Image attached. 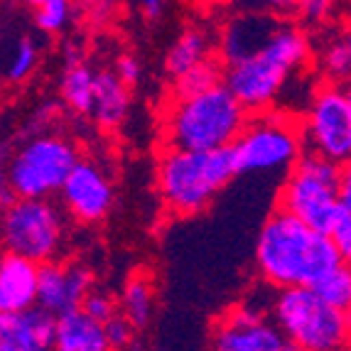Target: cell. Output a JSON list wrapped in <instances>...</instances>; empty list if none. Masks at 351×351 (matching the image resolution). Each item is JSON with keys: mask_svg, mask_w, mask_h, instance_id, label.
<instances>
[{"mask_svg": "<svg viewBox=\"0 0 351 351\" xmlns=\"http://www.w3.org/2000/svg\"><path fill=\"white\" fill-rule=\"evenodd\" d=\"M346 263L324 231L298 221L285 211H273L256 241V268L265 285L312 287L324 273Z\"/></svg>", "mask_w": 351, "mask_h": 351, "instance_id": "obj_1", "label": "cell"}, {"mask_svg": "<svg viewBox=\"0 0 351 351\" xmlns=\"http://www.w3.org/2000/svg\"><path fill=\"white\" fill-rule=\"evenodd\" d=\"M312 57V42L302 27L282 23L265 45L248 57L223 64L221 82L248 113L268 111L276 106L293 76Z\"/></svg>", "mask_w": 351, "mask_h": 351, "instance_id": "obj_2", "label": "cell"}, {"mask_svg": "<svg viewBox=\"0 0 351 351\" xmlns=\"http://www.w3.org/2000/svg\"><path fill=\"white\" fill-rule=\"evenodd\" d=\"M251 113L234 99L223 82L199 94L172 96L165 111L167 147L182 150H221L231 147Z\"/></svg>", "mask_w": 351, "mask_h": 351, "instance_id": "obj_3", "label": "cell"}, {"mask_svg": "<svg viewBox=\"0 0 351 351\" xmlns=\"http://www.w3.org/2000/svg\"><path fill=\"white\" fill-rule=\"evenodd\" d=\"M236 177L231 150H182L167 147L158 160V194L175 217H197Z\"/></svg>", "mask_w": 351, "mask_h": 351, "instance_id": "obj_4", "label": "cell"}, {"mask_svg": "<svg viewBox=\"0 0 351 351\" xmlns=\"http://www.w3.org/2000/svg\"><path fill=\"white\" fill-rule=\"evenodd\" d=\"M270 317L290 344L302 351H346L349 312L324 302L312 287H285L270 300Z\"/></svg>", "mask_w": 351, "mask_h": 351, "instance_id": "obj_5", "label": "cell"}, {"mask_svg": "<svg viewBox=\"0 0 351 351\" xmlns=\"http://www.w3.org/2000/svg\"><path fill=\"white\" fill-rule=\"evenodd\" d=\"M236 175L287 172L304 152L298 116L278 108L253 113L231 143Z\"/></svg>", "mask_w": 351, "mask_h": 351, "instance_id": "obj_6", "label": "cell"}, {"mask_svg": "<svg viewBox=\"0 0 351 351\" xmlns=\"http://www.w3.org/2000/svg\"><path fill=\"white\" fill-rule=\"evenodd\" d=\"M82 158L79 145L62 133H37L10 152L5 182L10 197L49 199Z\"/></svg>", "mask_w": 351, "mask_h": 351, "instance_id": "obj_7", "label": "cell"}, {"mask_svg": "<svg viewBox=\"0 0 351 351\" xmlns=\"http://www.w3.org/2000/svg\"><path fill=\"white\" fill-rule=\"evenodd\" d=\"M346 177L349 170L344 165H337L310 150L302 152L287 170L285 184L278 197V209L327 234Z\"/></svg>", "mask_w": 351, "mask_h": 351, "instance_id": "obj_8", "label": "cell"}, {"mask_svg": "<svg viewBox=\"0 0 351 351\" xmlns=\"http://www.w3.org/2000/svg\"><path fill=\"white\" fill-rule=\"evenodd\" d=\"M64 239L66 219L57 202L10 197L0 206V243L8 253L40 265L62 253Z\"/></svg>", "mask_w": 351, "mask_h": 351, "instance_id": "obj_9", "label": "cell"}, {"mask_svg": "<svg viewBox=\"0 0 351 351\" xmlns=\"http://www.w3.org/2000/svg\"><path fill=\"white\" fill-rule=\"evenodd\" d=\"M300 128L310 152L346 167L351 158V96L346 84L327 82L317 86Z\"/></svg>", "mask_w": 351, "mask_h": 351, "instance_id": "obj_10", "label": "cell"}, {"mask_svg": "<svg viewBox=\"0 0 351 351\" xmlns=\"http://www.w3.org/2000/svg\"><path fill=\"white\" fill-rule=\"evenodd\" d=\"M285 337L273 319L251 302L226 312L211 334V351H282Z\"/></svg>", "mask_w": 351, "mask_h": 351, "instance_id": "obj_11", "label": "cell"}, {"mask_svg": "<svg viewBox=\"0 0 351 351\" xmlns=\"http://www.w3.org/2000/svg\"><path fill=\"white\" fill-rule=\"evenodd\" d=\"M62 206L79 223H101L113 206V182L94 160L79 158L59 189Z\"/></svg>", "mask_w": 351, "mask_h": 351, "instance_id": "obj_12", "label": "cell"}, {"mask_svg": "<svg viewBox=\"0 0 351 351\" xmlns=\"http://www.w3.org/2000/svg\"><path fill=\"white\" fill-rule=\"evenodd\" d=\"M94 287L91 270L82 263L47 261L37 265V307L52 317L79 310L84 295Z\"/></svg>", "mask_w": 351, "mask_h": 351, "instance_id": "obj_13", "label": "cell"}, {"mask_svg": "<svg viewBox=\"0 0 351 351\" xmlns=\"http://www.w3.org/2000/svg\"><path fill=\"white\" fill-rule=\"evenodd\" d=\"M280 25L282 20L278 18L276 12L261 10V8H246V10L236 12L234 18H228L223 23L221 32H219L221 62L231 64V62L248 57L261 45H265Z\"/></svg>", "mask_w": 351, "mask_h": 351, "instance_id": "obj_14", "label": "cell"}, {"mask_svg": "<svg viewBox=\"0 0 351 351\" xmlns=\"http://www.w3.org/2000/svg\"><path fill=\"white\" fill-rule=\"evenodd\" d=\"M54 317L42 307L0 312V351H52Z\"/></svg>", "mask_w": 351, "mask_h": 351, "instance_id": "obj_15", "label": "cell"}, {"mask_svg": "<svg viewBox=\"0 0 351 351\" xmlns=\"http://www.w3.org/2000/svg\"><path fill=\"white\" fill-rule=\"evenodd\" d=\"M37 304V263L15 253L0 256V312H23Z\"/></svg>", "mask_w": 351, "mask_h": 351, "instance_id": "obj_16", "label": "cell"}, {"mask_svg": "<svg viewBox=\"0 0 351 351\" xmlns=\"http://www.w3.org/2000/svg\"><path fill=\"white\" fill-rule=\"evenodd\" d=\"M52 351H113L106 339L104 324L86 317L82 310H71L54 317Z\"/></svg>", "mask_w": 351, "mask_h": 351, "instance_id": "obj_17", "label": "cell"}, {"mask_svg": "<svg viewBox=\"0 0 351 351\" xmlns=\"http://www.w3.org/2000/svg\"><path fill=\"white\" fill-rule=\"evenodd\" d=\"M130 111V86H125L113 71H96L94 79V101L91 111L94 121L101 128H118Z\"/></svg>", "mask_w": 351, "mask_h": 351, "instance_id": "obj_18", "label": "cell"}, {"mask_svg": "<svg viewBox=\"0 0 351 351\" xmlns=\"http://www.w3.org/2000/svg\"><path fill=\"white\" fill-rule=\"evenodd\" d=\"M211 47H214V40H211L209 29L199 27V25H192V27H187L177 37L175 45L170 47L167 59H165V69L175 79L182 71H187L189 66L209 59Z\"/></svg>", "mask_w": 351, "mask_h": 351, "instance_id": "obj_19", "label": "cell"}, {"mask_svg": "<svg viewBox=\"0 0 351 351\" xmlns=\"http://www.w3.org/2000/svg\"><path fill=\"white\" fill-rule=\"evenodd\" d=\"M94 79L96 71L88 64H84V59H69L64 74H62V101L69 111L79 113V116H88L91 111V101H94Z\"/></svg>", "mask_w": 351, "mask_h": 351, "instance_id": "obj_20", "label": "cell"}, {"mask_svg": "<svg viewBox=\"0 0 351 351\" xmlns=\"http://www.w3.org/2000/svg\"><path fill=\"white\" fill-rule=\"evenodd\" d=\"M152 310H155V285L150 276L145 273H135L128 278L121 295V315L133 324L135 329L145 327L150 322Z\"/></svg>", "mask_w": 351, "mask_h": 351, "instance_id": "obj_21", "label": "cell"}, {"mask_svg": "<svg viewBox=\"0 0 351 351\" xmlns=\"http://www.w3.org/2000/svg\"><path fill=\"white\" fill-rule=\"evenodd\" d=\"M40 64V47L29 35H20L18 40H12L10 49L3 62V76L10 84H23L27 82L32 71Z\"/></svg>", "mask_w": 351, "mask_h": 351, "instance_id": "obj_22", "label": "cell"}, {"mask_svg": "<svg viewBox=\"0 0 351 351\" xmlns=\"http://www.w3.org/2000/svg\"><path fill=\"white\" fill-rule=\"evenodd\" d=\"M322 74L334 84H346L351 76V42L346 35H334L319 52Z\"/></svg>", "mask_w": 351, "mask_h": 351, "instance_id": "obj_23", "label": "cell"}, {"mask_svg": "<svg viewBox=\"0 0 351 351\" xmlns=\"http://www.w3.org/2000/svg\"><path fill=\"white\" fill-rule=\"evenodd\" d=\"M221 71L223 66L214 57H209L204 62H199V64L189 66L187 71H182L180 76H175L172 79V91H175V96L199 94L204 88L221 82Z\"/></svg>", "mask_w": 351, "mask_h": 351, "instance_id": "obj_24", "label": "cell"}, {"mask_svg": "<svg viewBox=\"0 0 351 351\" xmlns=\"http://www.w3.org/2000/svg\"><path fill=\"white\" fill-rule=\"evenodd\" d=\"M312 290H315L319 298L324 300L327 304H332V307H337V310H344L349 312L351 307V273H349V265L341 263L337 265L334 270H329V273H324L319 280L312 285Z\"/></svg>", "mask_w": 351, "mask_h": 351, "instance_id": "obj_25", "label": "cell"}, {"mask_svg": "<svg viewBox=\"0 0 351 351\" xmlns=\"http://www.w3.org/2000/svg\"><path fill=\"white\" fill-rule=\"evenodd\" d=\"M327 236L339 248L341 256L349 261L351 256V177H346L339 192V204L334 209V217L329 221Z\"/></svg>", "mask_w": 351, "mask_h": 351, "instance_id": "obj_26", "label": "cell"}, {"mask_svg": "<svg viewBox=\"0 0 351 351\" xmlns=\"http://www.w3.org/2000/svg\"><path fill=\"white\" fill-rule=\"evenodd\" d=\"M74 18V3L71 0H47L35 8V25L45 35H59L69 27Z\"/></svg>", "mask_w": 351, "mask_h": 351, "instance_id": "obj_27", "label": "cell"}, {"mask_svg": "<svg viewBox=\"0 0 351 351\" xmlns=\"http://www.w3.org/2000/svg\"><path fill=\"white\" fill-rule=\"evenodd\" d=\"M79 310H82L86 317H91V319H96V322L104 324L106 319H111V317L118 312V304L108 293H104V290H94V287H91V290L84 295Z\"/></svg>", "mask_w": 351, "mask_h": 351, "instance_id": "obj_28", "label": "cell"}, {"mask_svg": "<svg viewBox=\"0 0 351 351\" xmlns=\"http://www.w3.org/2000/svg\"><path fill=\"white\" fill-rule=\"evenodd\" d=\"M104 332H106V339H108V344H111L113 351H123L133 344L135 327L125 319L123 315H121V312H116L111 319H106Z\"/></svg>", "mask_w": 351, "mask_h": 351, "instance_id": "obj_29", "label": "cell"}, {"mask_svg": "<svg viewBox=\"0 0 351 351\" xmlns=\"http://www.w3.org/2000/svg\"><path fill=\"white\" fill-rule=\"evenodd\" d=\"M334 8H337V0H300L295 12H298L304 23L319 25L332 18Z\"/></svg>", "mask_w": 351, "mask_h": 351, "instance_id": "obj_30", "label": "cell"}, {"mask_svg": "<svg viewBox=\"0 0 351 351\" xmlns=\"http://www.w3.org/2000/svg\"><path fill=\"white\" fill-rule=\"evenodd\" d=\"M113 74H116L125 86H133V84L141 79L143 66H141V62H138L135 57H130V54H121V57L116 59V69H113Z\"/></svg>", "mask_w": 351, "mask_h": 351, "instance_id": "obj_31", "label": "cell"}, {"mask_svg": "<svg viewBox=\"0 0 351 351\" xmlns=\"http://www.w3.org/2000/svg\"><path fill=\"white\" fill-rule=\"evenodd\" d=\"M170 8V0H141V15L147 23H158L165 18V12Z\"/></svg>", "mask_w": 351, "mask_h": 351, "instance_id": "obj_32", "label": "cell"}, {"mask_svg": "<svg viewBox=\"0 0 351 351\" xmlns=\"http://www.w3.org/2000/svg\"><path fill=\"white\" fill-rule=\"evenodd\" d=\"M300 0H256V8L268 12H295Z\"/></svg>", "mask_w": 351, "mask_h": 351, "instance_id": "obj_33", "label": "cell"}, {"mask_svg": "<svg viewBox=\"0 0 351 351\" xmlns=\"http://www.w3.org/2000/svg\"><path fill=\"white\" fill-rule=\"evenodd\" d=\"M8 158H10V150L0 143V204H5V202L10 199V189H8V182H5Z\"/></svg>", "mask_w": 351, "mask_h": 351, "instance_id": "obj_34", "label": "cell"}, {"mask_svg": "<svg viewBox=\"0 0 351 351\" xmlns=\"http://www.w3.org/2000/svg\"><path fill=\"white\" fill-rule=\"evenodd\" d=\"M199 8H223V5H231L236 0H194Z\"/></svg>", "mask_w": 351, "mask_h": 351, "instance_id": "obj_35", "label": "cell"}, {"mask_svg": "<svg viewBox=\"0 0 351 351\" xmlns=\"http://www.w3.org/2000/svg\"><path fill=\"white\" fill-rule=\"evenodd\" d=\"M282 351H302V349H298L295 344H290V341H285V346H282Z\"/></svg>", "mask_w": 351, "mask_h": 351, "instance_id": "obj_36", "label": "cell"}, {"mask_svg": "<svg viewBox=\"0 0 351 351\" xmlns=\"http://www.w3.org/2000/svg\"><path fill=\"white\" fill-rule=\"evenodd\" d=\"M27 5H32V8H37V5H42V3H47V0H25Z\"/></svg>", "mask_w": 351, "mask_h": 351, "instance_id": "obj_37", "label": "cell"}, {"mask_svg": "<svg viewBox=\"0 0 351 351\" xmlns=\"http://www.w3.org/2000/svg\"><path fill=\"white\" fill-rule=\"evenodd\" d=\"M0 206H3V204H0Z\"/></svg>", "mask_w": 351, "mask_h": 351, "instance_id": "obj_38", "label": "cell"}]
</instances>
